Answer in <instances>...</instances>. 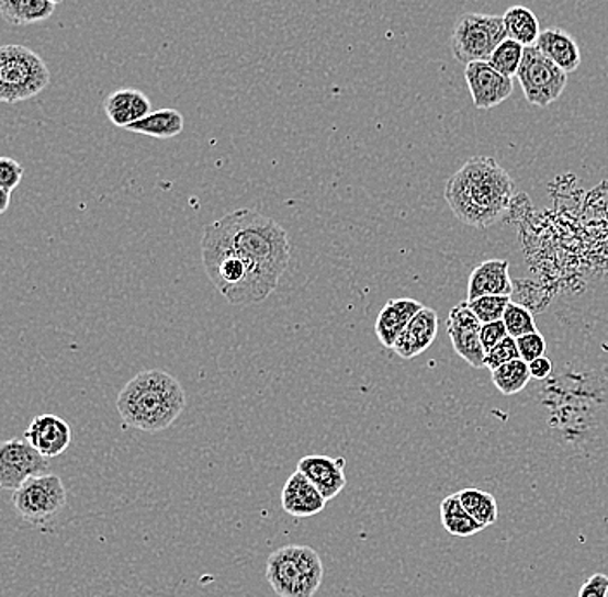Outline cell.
<instances>
[{
  "label": "cell",
  "instance_id": "6da1fadb",
  "mask_svg": "<svg viewBox=\"0 0 608 597\" xmlns=\"http://www.w3.org/2000/svg\"><path fill=\"white\" fill-rule=\"evenodd\" d=\"M212 225L272 295L291 261L288 232L255 210L232 211Z\"/></svg>",
  "mask_w": 608,
  "mask_h": 597
},
{
  "label": "cell",
  "instance_id": "7a4b0ae2",
  "mask_svg": "<svg viewBox=\"0 0 608 597\" xmlns=\"http://www.w3.org/2000/svg\"><path fill=\"white\" fill-rule=\"evenodd\" d=\"M516 195V183L498 161L487 156L466 159L444 185L451 213L472 228H487L503 218Z\"/></svg>",
  "mask_w": 608,
  "mask_h": 597
},
{
  "label": "cell",
  "instance_id": "3957f363",
  "mask_svg": "<svg viewBox=\"0 0 608 597\" xmlns=\"http://www.w3.org/2000/svg\"><path fill=\"white\" fill-rule=\"evenodd\" d=\"M185 404V391L179 380L162 370H146L123 387L116 408L123 424L155 433L170 428Z\"/></svg>",
  "mask_w": 608,
  "mask_h": 597
},
{
  "label": "cell",
  "instance_id": "277c9868",
  "mask_svg": "<svg viewBox=\"0 0 608 597\" xmlns=\"http://www.w3.org/2000/svg\"><path fill=\"white\" fill-rule=\"evenodd\" d=\"M204 270L219 294L234 306H251L268 297L251 268L232 250L225 238L210 223L201 240Z\"/></svg>",
  "mask_w": 608,
  "mask_h": 597
},
{
  "label": "cell",
  "instance_id": "5b68a950",
  "mask_svg": "<svg viewBox=\"0 0 608 597\" xmlns=\"http://www.w3.org/2000/svg\"><path fill=\"white\" fill-rule=\"evenodd\" d=\"M264 577L279 597H313L324 582V563L309 545H284L268 556Z\"/></svg>",
  "mask_w": 608,
  "mask_h": 597
},
{
  "label": "cell",
  "instance_id": "8992f818",
  "mask_svg": "<svg viewBox=\"0 0 608 597\" xmlns=\"http://www.w3.org/2000/svg\"><path fill=\"white\" fill-rule=\"evenodd\" d=\"M49 83V68L37 53L23 45H4L0 49V101L5 104L29 101Z\"/></svg>",
  "mask_w": 608,
  "mask_h": 597
},
{
  "label": "cell",
  "instance_id": "52a82bcc",
  "mask_svg": "<svg viewBox=\"0 0 608 597\" xmlns=\"http://www.w3.org/2000/svg\"><path fill=\"white\" fill-rule=\"evenodd\" d=\"M507 38L503 16L471 13L460 18L451 35V50L457 61L471 65L487 61L496 47Z\"/></svg>",
  "mask_w": 608,
  "mask_h": 597
},
{
  "label": "cell",
  "instance_id": "ba28073f",
  "mask_svg": "<svg viewBox=\"0 0 608 597\" xmlns=\"http://www.w3.org/2000/svg\"><path fill=\"white\" fill-rule=\"evenodd\" d=\"M516 78L522 87L526 101L540 108L559 101L568 81V75L564 69L550 61L536 45L523 50L522 65Z\"/></svg>",
  "mask_w": 608,
  "mask_h": 597
},
{
  "label": "cell",
  "instance_id": "9c48e42d",
  "mask_svg": "<svg viewBox=\"0 0 608 597\" xmlns=\"http://www.w3.org/2000/svg\"><path fill=\"white\" fill-rule=\"evenodd\" d=\"M68 500L65 484L57 475L33 476L13 491V506L23 520L44 525L63 511Z\"/></svg>",
  "mask_w": 608,
  "mask_h": 597
},
{
  "label": "cell",
  "instance_id": "30bf717a",
  "mask_svg": "<svg viewBox=\"0 0 608 597\" xmlns=\"http://www.w3.org/2000/svg\"><path fill=\"white\" fill-rule=\"evenodd\" d=\"M50 463L29 440L11 439L0 446V485L16 491L33 476L49 473Z\"/></svg>",
  "mask_w": 608,
  "mask_h": 597
},
{
  "label": "cell",
  "instance_id": "8fae6325",
  "mask_svg": "<svg viewBox=\"0 0 608 597\" xmlns=\"http://www.w3.org/2000/svg\"><path fill=\"white\" fill-rule=\"evenodd\" d=\"M481 319L472 312L469 303L454 306L448 316V336L457 354L472 368H486V349L481 340Z\"/></svg>",
  "mask_w": 608,
  "mask_h": 597
},
{
  "label": "cell",
  "instance_id": "7c38bea8",
  "mask_svg": "<svg viewBox=\"0 0 608 597\" xmlns=\"http://www.w3.org/2000/svg\"><path fill=\"white\" fill-rule=\"evenodd\" d=\"M465 80L477 110H493L514 92V80L496 71L487 61L466 65Z\"/></svg>",
  "mask_w": 608,
  "mask_h": 597
},
{
  "label": "cell",
  "instance_id": "4fadbf2b",
  "mask_svg": "<svg viewBox=\"0 0 608 597\" xmlns=\"http://www.w3.org/2000/svg\"><path fill=\"white\" fill-rule=\"evenodd\" d=\"M23 437L47 460L61 457L74 440L68 421L56 415L37 416Z\"/></svg>",
  "mask_w": 608,
  "mask_h": 597
},
{
  "label": "cell",
  "instance_id": "5bb4252c",
  "mask_svg": "<svg viewBox=\"0 0 608 597\" xmlns=\"http://www.w3.org/2000/svg\"><path fill=\"white\" fill-rule=\"evenodd\" d=\"M297 470L304 476H308L309 482L320 491L322 496L327 500L339 496L348 484L345 458L320 457V454L304 457L297 463Z\"/></svg>",
  "mask_w": 608,
  "mask_h": 597
},
{
  "label": "cell",
  "instance_id": "9a60e30c",
  "mask_svg": "<svg viewBox=\"0 0 608 597\" xmlns=\"http://www.w3.org/2000/svg\"><path fill=\"white\" fill-rule=\"evenodd\" d=\"M438 330V313L432 307L424 306L396 340L393 351L403 360H414L435 343Z\"/></svg>",
  "mask_w": 608,
  "mask_h": 597
},
{
  "label": "cell",
  "instance_id": "2e32d148",
  "mask_svg": "<svg viewBox=\"0 0 608 597\" xmlns=\"http://www.w3.org/2000/svg\"><path fill=\"white\" fill-rule=\"evenodd\" d=\"M327 499L300 470L292 473L282 488V508L294 518H312L324 511Z\"/></svg>",
  "mask_w": 608,
  "mask_h": 597
},
{
  "label": "cell",
  "instance_id": "e0dca14e",
  "mask_svg": "<svg viewBox=\"0 0 608 597\" xmlns=\"http://www.w3.org/2000/svg\"><path fill=\"white\" fill-rule=\"evenodd\" d=\"M510 262L507 259H487L472 270L466 301L484 297V295H510L514 292L510 273Z\"/></svg>",
  "mask_w": 608,
  "mask_h": 597
},
{
  "label": "cell",
  "instance_id": "ac0fdd59",
  "mask_svg": "<svg viewBox=\"0 0 608 597\" xmlns=\"http://www.w3.org/2000/svg\"><path fill=\"white\" fill-rule=\"evenodd\" d=\"M423 307L424 304L415 298H391L390 303L382 307L375 322V336L382 346L393 349L396 340Z\"/></svg>",
  "mask_w": 608,
  "mask_h": 597
},
{
  "label": "cell",
  "instance_id": "d6986e66",
  "mask_svg": "<svg viewBox=\"0 0 608 597\" xmlns=\"http://www.w3.org/2000/svg\"><path fill=\"white\" fill-rule=\"evenodd\" d=\"M104 111L114 126L126 129L153 113V108L147 95L140 90L122 89L111 93L104 102Z\"/></svg>",
  "mask_w": 608,
  "mask_h": 597
},
{
  "label": "cell",
  "instance_id": "ffe728a7",
  "mask_svg": "<svg viewBox=\"0 0 608 597\" xmlns=\"http://www.w3.org/2000/svg\"><path fill=\"white\" fill-rule=\"evenodd\" d=\"M536 47L555 63L565 74H574L581 66V50L571 33L562 29H547L541 32Z\"/></svg>",
  "mask_w": 608,
  "mask_h": 597
},
{
  "label": "cell",
  "instance_id": "44dd1931",
  "mask_svg": "<svg viewBox=\"0 0 608 597\" xmlns=\"http://www.w3.org/2000/svg\"><path fill=\"white\" fill-rule=\"evenodd\" d=\"M53 0H0V14L14 26L35 25L56 11Z\"/></svg>",
  "mask_w": 608,
  "mask_h": 597
},
{
  "label": "cell",
  "instance_id": "7402d4cb",
  "mask_svg": "<svg viewBox=\"0 0 608 597\" xmlns=\"http://www.w3.org/2000/svg\"><path fill=\"white\" fill-rule=\"evenodd\" d=\"M441 525L450 536L471 537L483 532L486 527L478 523L460 500L459 493L444 497L441 503Z\"/></svg>",
  "mask_w": 608,
  "mask_h": 597
},
{
  "label": "cell",
  "instance_id": "603a6c76",
  "mask_svg": "<svg viewBox=\"0 0 608 597\" xmlns=\"http://www.w3.org/2000/svg\"><path fill=\"white\" fill-rule=\"evenodd\" d=\"M126 132L155 138H173L183 132V114L177 110L153 111L140 122L128 126Z\"/></svg>",
  "mask_w": 608,
  "mask_h": 597
},
{
  "label": "cell",
  "instance_id": "cb8c5ba5",
  "mask_svg": "<svg viewBox=\"0 0 608 597\" xmlns=\"http://www.w3.org/2000/svg\"><path fill=\"white\" fill-rule=\"evenodd\" d=\"M503 21H505L507 37L519 42L523 47L536 45V42L540 38V20L536 18L531 9L523 8V5H514V8L507 9V13L503 14Z\"/></svg>",
  "mask_w": 608,
  "mask_h": 597
},
{
  "label": "cell",
  "instance_id": "d4e9b609",
  "mask_svg": "<svg viewBox=\"0 0 608 597\" xmlns=\"http://www.w3.org/2000/svg\"><path fill=\"white\" fill-rule=\"evenodd\" d=\"M491 379H493V384L502 392L503 396H516L528 387L529 380L532 376L529 372V363L519 358V360L510 361V363L502 364V367L493 370Z\"/></svg>",
  "mask_w": 608,
  "mask_h": 597
},
{
  "label": "cell",
  "instance_id": "484cf974",
  "mask_svg": "<svg viewBox=\"0 0 608 597\" xmlns=\"http://www.w3.org/2000/svg\"><path fill=\"white\" fill-rule=\"evenodd\" d=\"M462 505L465 506L466 511L471 512L472 517L484 525V527H491L498 520V500L491 493L481 491V488H462L459 493Z\"/></svg>",
  "mask_w": 608,
  "mask_h": 597
},
{
  "label": "cell",
  "instance_id": "4316f807",
  "mask_svg": "<svg viewBox=\"0 0 608 597\" xmlns=\"http://www.w3.org/2000/svg\"><path fill=\"white\" fill-rule=\"evenodd\" d=\"M523 50L526 47L522 44L507 37L496 47L495 53L491 54L487 63L505 77L514 78L522 65Z\"/></svg>",
  "mask_w": 608,
  "mask_h": 597
},
{
  "label": "cell",
  "instance_id": "83f0119b",
  "mask_svg": "<svg viewBox=\"0 0 608 597\" xmlns=\"http://www.w3.org/2000/svg\"><path fill=\"white\" fill-rule=\"evenodd\" d=\"M475 313L481 324H493L503 319V315L507 312L508 304L511 303L510 295H484V297L466 301Z\"/></svg>",
  "mask_w": 608,
  "mask_h": 597
},
{
  "label": "cell",
  "instance_id": "f1b7e54d",
  "mask_svg": "<svg viewBox=\"0 0 608 597\" xmlns=\"http://www.w3.org/2000/svg\"><path fill=\"white\" fill-rule=\"evenodd\" d=\"M503 324L507 327L508 336L514 337V339L538 331L532 313L529 312L528 307L520 306L514 301L508 304L507 312L503 315Z\"/></svg>",
  "mask_w": 608,
  "mask_h": 597
},
{
  "label": "cell",
  "instance_id": "f546056e",
  "mask_svg": "<svg viewBox=\"0 0 608 597\" xmlns=\"http://www.w3.org/2000/svg\"><path fill=\"white\" fill-rule=\"evenodd\" d=\"M520 352L517 348V340L514 337L508 336L507 339H503L498 346L489 349L486 352V368H489L491 372L502 364L510 363V361L519 360Z\"/></svg>",
  "mask_w": 608,
  "mask_h": 597
},
{
  "label": "cell",
  "instance_id": "4dcf8cb0",
  "mask_svg": "<svg viewBox=\"0 0 608 597\" xmlns=\"http://www.w3.org/2000/svg\"><path fill=\"white\" fill-rule=\"evenodd\" d=\"M517 340V348H519L520 360L526 363H532L547 352V340L541 336L540 331L534 334H528V336L519 337Z\"/></svg>",
  "mask_w": 608,
  "mask_h": 597
},
{
  "label": "cell",
  "instance_id": "1f68e13d",
  "mask_svg": "<svg viewBox=\"0 0 608 597\" xmlns=\"http://www.w3.org/2000/svg\"><path fill=\"white\" fill-rule=\"evenodd\" d=\"M23 166L13 158L0 159V189L8 190L13 194L14 189L20 185L23 180Z\"/></svg>",
  "mask_w": 608,
  "mask_h": 597
},
{
  "label": "cell",
  "instance_id": "d6a6232c",
  "mask_svg": "<svg viewBox=\"0 0 608 597\" xmlns=\"http://www.w3.org/2000/svg\"><path fill=\"white\" fill-rule=\"evenodd\" d=\"M507 337L508 331L505 324H503V319L493 322V324L483 325V328H481V340H483L486 352L495 348V346H498V343L502 342L503 339H507Z\"/></svg>",
  "mask_w": 608,
  "mask_h": 597
},
{
  "label": "cell",
  "instance_id": "836d02e7",
  "mask_svg": "<svg viewBox=\"0 0 608 597\" xmlns=\"http://www.w3.org/2000/svg\"><path fill=\"white\" fill-rule=\"evenodd\" d=\"M608 575L605 573H595L588 581L581 585L577 597H607Z\"/></svg>",
  "mask_w": 608,
  "mask_h": 597
},
{
  "label": "cell",
  "instance_id": "e575fe53",
  "mask_svg": "<svg viewBox=\"0 0 608 597\" xmlns=\"http://www.w3.org/2000/svg\"><path fill=\"white\" fill-rule=\"evenodd\" d=\"M552 361L548 360L547 356H541L538 360L529 363V372H531L532 379L544 380L550 373H552Z\"/></svg>",
  "mask_w": 608,
  "mask_h": 597
},
{
  "label": "cell",
  "instance_id": "d590c367",
  "mask_svg": "<svg viewBox=\"0 0 608 597\" xmlns=\"http://www.w3.org/2000/svg\"><path fill=\"white\" fill-rule=\"evenodd\" d=\"M9 204H11V192L0 189V213H5Z\"/></svg>",
  "mask_w": 608,
  "mask_h": 597
},
{
  "label": "cell",
  "instance_id": "8d00e7d4",
  "mask_svg": "<svg viewBox=\"0 0 608 597\" xmlns=\"http://www.w3.org/2000/svg\"><path fill=\"white\" fill-rule=\"evenodd\" d=\"M54 4H61L63 0H53Z\"/></svg>",
  "mask_w": 608,
  "mask_h": 597
},
{
  "label": "cell",
  "instance_id": "74e56055",
  "mask_svg": "<svg viewBox=\"0 0 608 597\" xmlns=\"http://www.w3.org/2000/svg\"><path fill=\"white\" fill-rule=\"evenodd\" d=\"M607 597H608V593H607Z\"/></svg>",
  "mask_w": 608,
  "mask_h": 597
}]
</instances>
